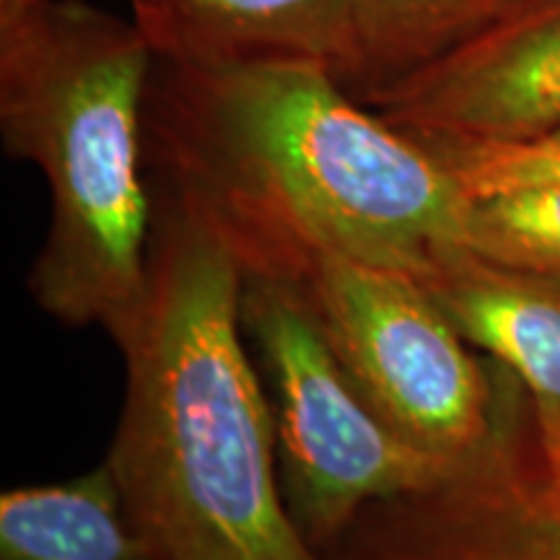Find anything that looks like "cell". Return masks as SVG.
Instances as JSON below:
<instances>
[{
	"mask_svg": "<svg viewBox=\"0 0 560 560\" xmlns=\"http://www.w3.org/2000/svg\"><path fill=\"white\" fill-rule=\"evenodd\" d=\"M145 172L223 242L242 278L304 285L346 257L420 276L465 244L470 200L433 153L301 60L153 66Z\"/></svg>",
	"mask_w": 560,
	"mask_h": 560,
	"instance_id": "cell-1",
	"label": "cell"
},
{
	"mask_svg": "<svg viewBox=\"0 0 560 560\" xmlns=\"http://www.w3.org/2000/svg\"><path fill=\"white\" fill-rule=\"evenodd\" d=\"M242 285L219 236L159 190L143 296L112 332L128 382L107 465L161 560H322L280 490Z\"/></svg>",
	"mask_w": 560,
	"mask_h": 560,
	"instance_id": "cell-2",
	"label": "cell"
},
{
	"mask_svg": "<svg viewBox=\"0 0 560 560\" xmlns=\"http://www.w3.org/2000/svg\"><path fill=\"white\" fill-rule=\"evenodd\" d=\"M156 55L132 21L81 0H42L0 21V132L39 166L50 229L30 270L39 310L109 335L149 278L145 94Z\"/></svg>",
	"mask_w": 560,
	"mask_h": 560,
	"instance_id": "cell-3",
	"label": "cell"
},
{
	"mask_svg": "<svg viewBox=\"0 0 560 560\" xmlns=\"http://www.w3.org/2000/svg\"><path fill=\"white\" fill-rule=\"evenodd\" d=\"M240 317L268 380L285 509L314 550L369 503L433 488L457 472L376 416L296 285L244 278Z\"/></svg>",
	"mask_w": 560,
	"mask_h": 560,
	"instance_id": "cell-4",
	"label": "cell"
},
{
	"mask_svg": "<svg viewBox=\"0 0 560 560\" xmlns=\"http://www.w3.org/2000/svg\"><path fill=\"white\" fill-rule=\"evenodd\" d=\"M299 289L363 400L408 444L450 470L493 444L506 400L412 272L330 257Z\"/></svg>",
	"mask_w": 560,
	"mask_h": 560,
	"instance_id": "cell-5",
	"label": "cell"
},
{
	"mask_svg": "<svg viewBox=\"0 0 560 560\" xmlns=\"http://www.w3.org/2000/svg\"><path fill=\"white\" fill-rule=\"evenodd\" d=\"M511 418L433 488L369 503L322 560H560V482Z\"/></svg>",
	"mask_w": 560,
	"mask_h": 560,
	"instance_id": "cell-6",
	"label": "cell"
},
{
	"mask_svg": "<svg viewBox=\"0 0 560 560\" xmlns=\"http://www.w3.org/2000/svg\"><path fill=\"white\" fill-rule=\"evenodd\" d=\"M363 104L416 140L520 143L560 132V0H532Z\"/></svg>",
	"mask_w": 560,
	"mask_h": 560,
	"instance_id": "cell-7",
	"label": "cell"
},
{
	"mask_svg": "<svg viewBox=\"0 0 560 560\" xmlns=\"http://www.w3.org/2000/svg\"><path fill=\"white\" fill-rule=\"evenodd\" d=\"M416 278L462 338L527 392L545 467L560 482V280L486 260L465 244L433 252Z\"/></svg>",
	"mask_w": 560,
	"mask_h": 560,
	"instance_id": "cell-8",
	"label": "cell"
},
{
	"mask_svg": "<svg viewBox=\"0 0 560 560\" xmlns=\"http://www.w3.org/2000/svg\"><path fill=\"white\" fill-rule=\"evenodd\" d=\"M159 62L229 68L301 60L346 86L355 68V0H128Z\"/></svg>",
	"mask_w": 560,
	"mask_h": 560,
	"instance_id": "cell-9",
	"label": "cell"
},
{
	"mask_svg": "<svg viewBox=\"0 0 560 560\" xmlns=\"http://www.w3.org/2000/svg\"><path fill=\"white\" fill-rule=\"evenodd\" d=\"M0 560H161L132 524L112 467L0 495Z\"/></svg>",
	"mask_w": 560,
	"mask_h": 560,
	"instance_id": "cell-10",
	"label": "cell"
},
{
	"mask_svg": "<svg viewBox=\"0 0 560 560\" xmlns=\"http://www.w3.org/2000/svg\"><path fill=\"white\" fill-rule=\"evenodd\" d=\"M532 0H355V68L346 89L361 104L457 52Z\"/></svg>",
	"mask_w": 560,
	"mask_h": 560,
	"instance_id": "cell-11",
	"label": "cell"
},
{
	"mask_svg": "<svg viewBox=\"0 0 560 560\" xmlns=\"http://www.w3.org/2000/svg\"><path fill=\"white\" fill-rule=\"evenodd\" d=\"M465 247L506 268L560 280V185L470 200Z\"/></svg>",
	"mask_w": 560,
	"mask_h": 560,
	"instance_id": "cell-12",
	"label": "cell"
},
{
	"mask_svg": "<svg viewBox=\"0 0 560 560\" xmlns=\"http://www.w3.org/2000/svg\"><path fill=\"white\" fill-rule=\"evenodd\" d=\"M418 143L452 172L467 200L520 187L560 185V132L520 143Z\"/></svg>",
	"mask_w": 560,
	"mask_h": 560,
	"instance_id": "cell-13",
	"label": "cell"
},
{
	"mask_svg": "<svg viewBox=\"0 0 560 560\" xmlns=\"http://www.w3.org/2000/svg\"><path fill=\"white\" fill-rule=\"evenodd\" d=\"M37 3H42V0H0V21H9L16 13L32 9Z\"/></svg>",
	"mask_w": 560,
	"mask_h": 560,
	"instance_id": "cell-14",
	"label": "cell"
}]
</instances>
